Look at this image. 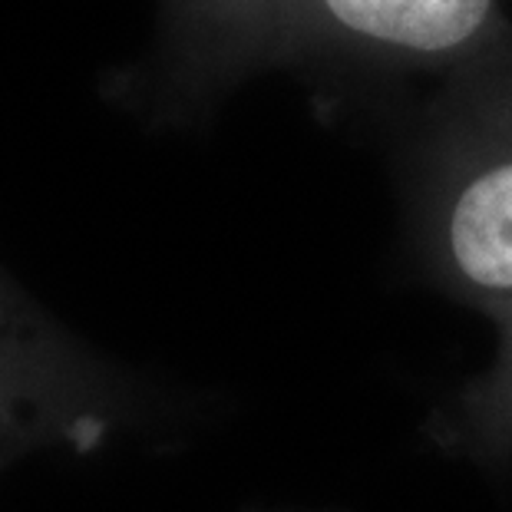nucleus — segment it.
Masks as SVG:
<instances>
[{"mask_svg": "<svg viewBox=\"0 0 512 512\" xmlns=\"http://www.w3.org/2000/svg\"><path fill=\"white\" fill-rule=\"evenodd\" d=\"M413 271L486 321L512 311V83L456 110L430 156Z\"/></svg>", "mask_w": 512, "mask_h": 512, "instance_id": "obj_1", "label": "nucleus"}, {"mask_svg": "<svg viewBox=\"0 0 512 512\" xmlns=\"http://www.w3.org/2000/svg\"><path fill=\"white\" fill-rule=\"evenodd\" d=\"M318 7L344 37L403 63L463 60L496 27V0H318Z\"/></svg>", "mask_w": 512, "mask_h": 512, "instance_id": "obj_2", "label": "nucleus"}, {"mask_svg": "<svg viewBox=\"0 0 512 512\" xmlns=\"http://www.w3.org/2000/svg\"><path fill=\"white\" fill-rule=\"evenodd\" d=\"M496 331L483 370L456 384L423 423V437L446 460L483 473L512 470V311L489 321Z\"/></svg>", "mask_w": 512, "mask_h": 512, "instance_id": "obj_3", "label": "nucleus"}]
</instances>
